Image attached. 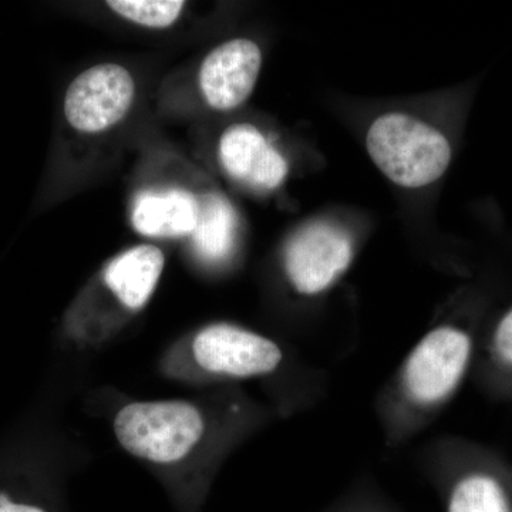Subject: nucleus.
<instances>
[{"label": "nucleus", "instance_id": "5", "mask_svg": "<svg viewBox=\"0 0 512 512\" xmlns=\"http://www.w3.org/2000/svg\"><path fill=\"white\" fill-rule=\"evenodd\" d=\"M470 353V338L463 330L434 329L407 359L403 373L407 392L419 403L440 402L456 389Z\"/></svg>", "mask_w": 512, "mask_h": 512}, {"label": "nucleus", "instance_id": "2", "mask_svg": "<svg viewBox=\"0 0 512 512\" xmlns=\"http://www.w3.org/2000/svg\"><path fill=\"white\" fill-rule=\"evenodd\" d=\"M114 433L133 456L175 463L200 441L204 421L192 404L180 400L131 403L117 414Z\"/></svg>", "mask_w": 512, "mask_h": 512}, {"label": "nucleus", "instance_id": "12", "mask_svg": "<svg viewBox=\"0 0 512 512\" xmlns=\"http://www.w3.org/2000/svg\"><path fill=\"white\" fill-rule=\"evenodd\" d=\"M448 512H510V507L494 478L470 476L454 488Z\"/></svg>", "mask_w": 512, "mask_h": 512}, {"label": "nucleus", "instance_id": "10", "mask_svg": "<svg viewBox=\"0 0 512 512\" xmlns=\"http://www.w3.org/2000/svg\"><path fill=\"white\" fill-rule=\"evenodd\" d=\"M164 264L160 248L140 245L113 259L104 272V281L123 305L141 309L153 295Z\"/></svg>", "mask_w": 512, "mask_h": 512}, {"label": "nucleus", "instance_id": "11", "mask_svg": "<svg viewBox=\"0 0 512 512\" xmlns=\"http://www.w3.org/2000/svg\"><path fill=\"white\" fill-rule=\"evenodd\" d=\"M238 217L235 208L217 192L198 197V218L192 237L195 249L205 261H224L237 239Z\"/></svg>", "mask_w": 512, "mask_h": 512}, {"label": "nucleus", "instance_id": "13", "mask_svg": "<svg viewBox=\"0 0 512 512\" xmlns=\"http://www.w3.org/2000/svg\"><path fill=\"white\" fill-rule=\"evenodd\" d=\"M107 6L137 25L164 29L180 18L185 2L183 0H110Z\"/></svg>", "mask_w": 512, "mask_h": 512}, {"label": "nucleus", "instance_id": "9", "mask_svg": "<svg viewBox=\"0 0 512 512\" xmlns=\"http://www.w3.org/2000/svg\"><path fill=\"white\" fill-rule=\"evenodd\" d=\"M197 218L198 197L177 188L161 192H140L131 214L134 229L154 238L192 235Z\"/></svg>", "mask_w": 512, "mask_h": 512}, {"label": "nucleus", "instance_id": "15", "mask_svg": "<svg viewBox=\"0 0 512 512\" xmlns=\"http://www.w3.org/2000/svg\"><path fill=\"white\" fill-rule=\"evenodd\" d=\"M0 512H45L33 505L15 504L8 495L0 493Z\"/></svg>", "mask_w": 512, "mask_h": 512}, {"label": "nucleus", "instance_id": "3", "mask_svg": "<svg viewBox=\"0 0 512 512\" xmlns=\"http://www.w3.org/2000/svg\"><path fill=\"white\" fill-rule=\"evenodd\" d=\"M352 259L353 242L345 229L330 222H313L299 229L286 245V275L302 295H318L345 274Z\"/></svg>", "mask_w": 512, "mask_h": 512}, {"label": "nucleus", "instance_id": "1", "mask_svg": "<svg viewBox=\"0 0 512 512\" xmlns=\"http://www.w3.org/2000/svg\"><path fill=\"white\" fill-rule=\"evenodd\" d=\"M366 148L384 177L403 188L429 187L443 177L451 161L450 143L440 130L400 111L373 120Z\"/></svg>", "mask_w": 512, "mask_h": 512}, {"label": "nucleus", "instance_id": "6", "mask_svg": "<svg viewBox=\"0 0 512 512\" xmlns=\"http://www.w3.org/2000/svg\"><path fill=\"white\" fill-rule=\"evenodd\" d=\"M192 349L202 369L235 377L266 375L282 360L281 349L274 342L231 325L202 330Z\"/></svg>", "mask_w": 512, "mask_h": 512}, {"label": "nucleus", "instance_id": "14", "mask_svg": "<svg viewBox=\"0 0 512 512\" xmlns=\"http://www.w3.org/2000/svg\"><path fill=\"white\" fill-rule=\"evenodd\" d=\"M495 348L505 360L512 363V311L508 313L495 333Z\"/></svg>", "mask_w": 512, "mask_h": 512}, {"label": "nucleus", "instance_id": "4", "mask_svg": "<svg viewBox=\"0 0 512 512\" xmlns=\"http://www.w3.org/2000/svg\"><path fill=\"white\" fill-rule=\"evenodd\" d=\"M136 84L116 63H103L80 73L64 97V116L82 133H100L123 120L133 104Z\"/></svg>", "mask_w": 512, "mask_h": 512}, {"label": "nucleus", "instance_id": "8", "mask_svg": "<svg viewBox=\"0 0 512 512\" xmlns=\"http://www.w3.org/2000/svg\"><path fill=\"white\" fill-rule=\"evenodd\" d=\"M220 161L232 180L256 191L275 190L289 173L286 158L248 123L232 124L222 133Z\"/></svg>", "mask_w": 512, "mask_h": 512}, {"label": "nucleus", "instance_id": "7", "mask_svg": "<svg viewBox=\"0 0 512 512\" xmlns=\"http://www.w3.org/2000/svg\"><path fill=\"white\" fill-rule=\"evenodd\" d=\"M261 67L262 52L254 40H228L215 47L202 62L201 92L212 109H237L254 92Z\"/></svg>", "mask_w": 512, "mask_h": 512}]
</instances>
